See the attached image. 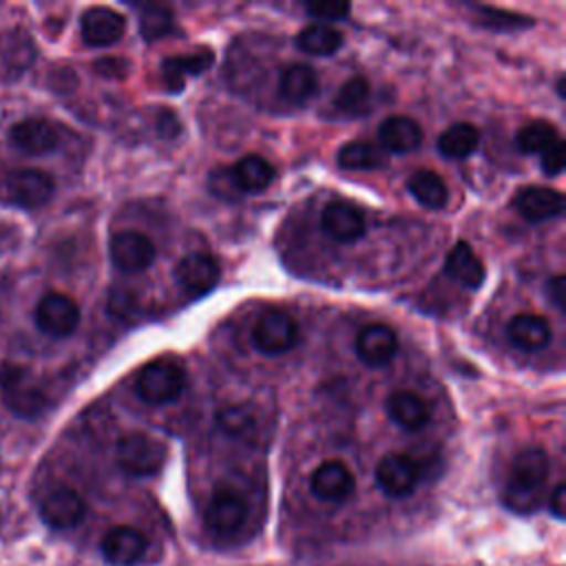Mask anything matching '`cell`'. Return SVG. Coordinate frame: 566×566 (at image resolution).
<instances>
[{
    "mask_svg": "<svg viewBox=\"0 0 566 566\" xmlns=\"http://www.w3.org/2000/svg\"><path fill=\"white\" fill-rule=\"evenodd\" d=\"M115 453H117V464L128 475H135V478L155 475L166 460L164 442L142 431H130L122 436Z\"/></svg>",
    "mask_w": 566,
    "mask_h": 566,
    "instance_id": "cell-4",
    "label": "cell"
},
{
    "mask_svg": "<svg viewBox=\"0 0 566 566\" xmlns=\"http://www.w3.org/2000/svg\"><path fill=\"white\" fill-rule=\"evenodd\" d=\"M217 422L228 436H245L254 427V416L245 405H228L217 413Z\"/></svg>",
    "mask_w": 566,
    "mask_h": 566,
    "instance_id": "cell-34",
    "label": "cell"
},
{
    "mask_svg": "<svg viewBox=\"0 0 566 566\" xmlns=\"http://www.w3.org/2000/svg\"><path fill=\"white\" fill-rule=\"evenodd\" d=\"M232 184L237 190L254 195L265 190L274 181V168L261 155H245L232 168Z\"/></svg>",
    "mask_w": 566,
    "mask_h": 566,
    "instance_id": "cell-24",
    "label": "cell"
},
{
    "mask_svg": "<svg viewBox=\"0 0 566 566\" xmlns=\"http://www.w3.org/2000/svg\"><path fill=\"white\" fill-rule=\"evenodd\" d=\"M407 190L420 206L429 210H442L449 201V188L436 170L411 172V177L407 179Z\"/></svg>",
    "mask_w": 566,
    "mask_h": 566,
    "instance_id": "cell-26",
    "label": "cell"
},
{
    "mask_svg": "<svg viewBox=\"0 0 566 566\" xmlns=\"http://www.w3.org/2000/svg\"><path fill=\"white\" fill-rule=\"evenodd\" d=\"M336 161L345 170H369L385 166L387 155L378 144L371 142H347L338 148Z\"/></svg>",
    "mask_w": 566,
    "mask_h": 566,
    "instance_id": "cell-28",
    "label": "cell"
},
{
    "mask_svg": "<svg viewBox=\"0 0 566 566\" xmlns=\"http://www.w3.org/2000/svg\"><path fill=\"white\" fill-rule=\"evenodd\" d=\"M515 206L528 221H546L564 212V197L546 186H531L517 192Z\"/></svg>",
    "mask_w": 566,
    "mask_h": 566,
    "instance_id": "cell-19",
    "label": "cell"
},
{
    "mask_svg": "<svg viewBox=\"0 0 566 566\" xmlns=\"http://www.w3.org/2000/svg\"><path fill=\"white\" fill-rule=\"evenodd\" d=\"M305 11L312 18L325 20V22H336V20H345L352 11L349 2H310L305 4Z\"/></svg>",
    "mask_w": 566,
    "mask_h": 566,
    "instance_id": "cell-35",
    "label": "cell"
},
{
    "mask_svg": "<svg viewBox=\"0 0 566 566\" xmlns=\"http://www.w3.org/2000/svg\"><path fill=\"white\" fill-rule=\"evenodd\" d=\"M398 352V336L389 325H365L356 336V354L369 367H382L394 360Z\"/></svg>",
    "mask_w": 566,
    "mask_h": 566,
    "instance_id": "cell-16",
    "label": "cell"
},
{
    "mask_svg": "<svg viewBox=\"0 0 566 566\" xmlns=\"http://www.w3.org/2000/svg\"><path fill=\"white\" fill-rule=\"evenodd\" d=\"M378 137H380L382 150L407 153V150H413L420 146L422 128L416 119H411L407 115H391L380 124Z\"/></svg>",
    "mask_w": 566,
    "mask_h": 566,
    "instance_id": "cell-21",
    "label": "cell"
},
{
    "mask_svg": "<svg viewBox=\"0 0 566 566\" xmlns=\"http://www.w3.org/2000/svg\"><path fill=\"white\" fill-rule=\"evenodd\" d=\"M35 323L49 336H69L80 325V307L71 296L62 292H49L35 307Z\"/></svg>",
    "mask_w": 566,
    "mask_h": 566,
    "instance_id": "cell-7",
    "label": "cell"
},
{
    "mask_svg": "<svg viewBox=\"0 0 566 566\" xmlns=\"http://www.w3.org/2000/svg\"><path fill=\"white\" fill-rule=\"evenodd\" d=\"M548 506L553 511V515L557 520H564L566 517V484L564 482H557L551 497H548Z\"/></svg>",
    "mask_w": 566,
    "mask_h": 566,
    "instance_id": "cell-37",
    "label": "cell"
},
{
    "mask_svg": "<svg viewBox=\"0 0 566 566\" xmlns=\"http://www.w3.org/2000/svg\"><path fill=\"white\" fill-rule=\"evenodd\" d=\"M86 504L82 495L69 486L53 489L40 504V515L51 528H71L82 522Z\"/></svg>",
    "mask_w": 566,
    "mask_h": 566,
    "instance_id": "cell-17",
    "label": "cell"
},
{
    "mask_svg": "<svg viewBox=\"0 0 566 566\" xmlns=\"http://www.w3.org/2000/svg\"><path fill=\"white\" fill-rule=\"evenodd\" d=\"M9 142L27 155H44L57 146L60 137L51 122L42 117H27L11 126Z\"/></svg>",
    "mask_w": 566,
    "mask_h": 566,
    "instance_id": "cell-18",
    "label": "cell"
},
{
    "mask_svg": "<svg viewBox=\"0 0 566 566\" xmlns=\"http://www.w3.org/2000/svg\"><path fill=\"white\" fill-rule=\"evenodd\" d=\"M99 548L108 564L133 566L144 557V553L148 548V539L139 528L119 524V526H113L111 531H106Z\"/></svg>",
    "mask_w": 566,
    "mask_h": 566,
    "instance_id": "cell-9",
    "label": "cell"
},
{
    "mask_svg": "<svg viewBox=\"0 0 566 566\" xmlns=\"http://www.w3.org/2000/svg\"><path fill=\"white\" fill-rule=\"evenodd\" d=\"M506 334L511 343L524 352L542 349L551 340V327L546 318L537 314H515L506 325Z\"/></svg>",
    "mask_w": 566,
    "mask_h": 566,
    "instance_id": "cell-22",
    "label": "cell"
},
{
    "mask_svg": "<svg viewBox=\"0 0 566 566\" xmlns=\"http://www.w3.org/2000/svg\"><path fill=\"white\" fill-rule=\"evenodd\" d=\"M542 155V170L548 177H555L564 170V161H566V148H564V139L559 137L557 142H553Z\"/></svg>",
    "mask_w": 566,
    "mask_h": 566,
    "instance_id": "cell-36",
    "label": "cell"
},
{
    "mask_svg": "<svg viewBox=\"0 0 566 566\" xmlns=\"http://www.w3.org/2000/svg\"><path fill=\"white\" fill-rule=\"evenodd\" d=\"M548 478V455L539 447L522 449L511 464L502 502L513 513H533L544 495V484Z\"/></svg>",
    "mask_w": 566,
    "mask_h": 566,
    "instance_id": "cell-1",
    "label": "cell"
},
{
    "mask_svg": "<svg viewBox=\"0 0 566 566\" xmlns=\"http://www.w3.org/2000/svg\"><path fill=\"white\" fill-rule=\"evenodd\" d=\"M206 526L217 535H230L245 520V500L234 489H217L206 509Z\"/></svg>",
    "mask_w": 566,
    "mask_h": 566,
    "instance_id": "cell-14",
    "label": "cell"
},
{
    "mask_svg": "<svg viewBox=\"0 0 566 566\" xmlns=\"http://www.w3.org/2000/svg\"><path fill=\"white\" fill-rule=\"evenodd\" d=\"M172 29V15L166 7L159 4H146L139 15V31L142 35L153 42L164 38Z\"/></svg>",
    "mask_w": 566,
    "mask_h": 566,
    "instance_id": "cell-33",
    "label": "cell"
},
{
    "mask_svg": "<svg viewBox=\"0 0 566 566\" xmlns=\"http://www.w3.org/2000/svg\"><path fill=\"white\" fill-rule=\"evenodd\" d=\"M376 482L389 497H405L418 484V464L405 453H387L376 467Z\"/></svg>",
    "mask_w": 566,
    "mask_h": 566,
    "instance_id": "cell-13",
    "label": "cell"
},
{
    "mask_svg": "<svg viewBox=\"0 0 566 566\" xmlns=\"http://www.w3.org/2000/svg\"><path fill=\"white\" fill-rule=\"evenodd\" d=\"M0 389L4 405L20 418H35L42 413L46 405V396L29 369L20 365H2L0 367Z\"/></svg>",
    "mask_w": 566,
    "mask_h": 566,
    "instance_id": "cell-3",
    "label": "cell"
},
{
    "mask_svg": "<svg viewBox=\"0 0 566 566\" xmlns=\"http://www.w3.org/2000/svg\"><path fill=\"white\" fill-rule=\"evenodd\" d=\"M480 144V133L469 122H455L444 128L438 137V150L447 159H464L469 157Z\"/></svg>",
    "mask_w": 566,
    "mask_h": 566,
    "instance_id": "cell-27",
    "label": "cell"
},
{
    "mask_svg": "<svg viewBox=\"0 0 566 566\" xmlns=\"http://www.w3.org/2000/svg\"><path fill=\"white\" fill-rule=\"evenodd\" d=\"M212 62V53L203 51V53H192V55H184V57H170L161 64V75H164V84L168 86V91H181L184 80L188 75H197L201 71H206Z\"/></svg>",
    "mask_w": 566,
    "mask_h": 566,
    "instance_id": "cell-30",
    "label": "cell"
},
{
    "mask_svg": "<svg viewBox=\"0 0 566 566\" xmlns=\"http://www.w3.org/2000/svg\"><path fill=\"white\" fill-rule=\"evenodd\" d=\"M354 473L340 460L321 462L310 478L312 493L323 502H345L354 493Z\"/></svg>",
    "mask_w": 566,
    "mask_h": 566,
    "instance_id": "cell-11",
    "label": "cell"
},
{
    "mask_svg": "<svg viewBox=\"0 0 566 566\" xmlns=\"http://www.w3.org/2000/svg\"><path fill=\"white\" fill-rule=\"evenodd\" d=\"M548 294H551V301L555 303V307L564 312V301H566V279H564L562 274H555V276L548 281Z\"/></svg>",
    "mask_w": 566,
    "mask_h": 566,
    "instance_id": "cell-38",
    "label": "cell"
},
{
    "mask_svg": "<svg viewBox=\"0 0 566 566\" xmlns=\"http://www.w3.org/2000/svg\"><path fill=\"white\" fill-rule=\"evenodd\" d=\"M321 228L334 241L349 243L365 234V217L354 203L336 199L323 208Z\"/></svg>",
    "mask_w": 566,
    "mask_h": 566,
    "instance_id": "cell-15",
    "label": "cell"
},
{
    "mask_svg": "<svg viewBox=\"0 0 566 566\" xmlns=\"http://www.w3.org/2000/svg\"><path fill=\"white\" fill-rule=\"evenodd\" d=\"M219 274H221L219 261L206 252H192L184 256L175 268L177 283L192 296L210 292L217 285Z\"/></svg>",
    "mask_w": 566,
    "mask_h": 566,
    "instance_id": "cell-12",
    "label": "cell"
},
{
    "mask_svg": "<svg viewBox=\"0 0 566 566\" xmlns=\"http://www.w3.org/2000/svg\"><path fill=\"white\" fill-rule=\"evenodd\" d=\"M108 252L111 261L122 272H142L155 261V243L137 230L115 232Z\"/></svg>",
    "mask_w": 566,
    "mask_h": 566,
    "instance_id": "cell-8",
    "label": "cell"
},
{
    "mask_svg": "<svg viewBox=\"0 0 566 566\" xmlns=\"http://www.w3.org/2000/svg\"><path fill=\"white\" fill-rule=\"evenodd\" d=\"M318 88L316 71L307 64H290L281 71L279 77V93L283 99L292 104L307 102Z\"/></svg>",
    "mask_w": 566,
    "mask_h": 566,
    "instance_id": "cell-25",
    "label": "cell"
},
{
    "mask_svg": "<svg viewBox=\"0 0 566 566\" xmlns=\"http://www.w3.org/2000/svg\"><path fill=\"white\" fill-rule=\"evenodd\" d=\"M186 387V371L172 358H155L142 367L135 389L142 400L150 405H166L181 396Z\"/></svg>",
    "mask_w": 566,
    "mask_h": 566,
    "instance_id": "cell-2",
    "label": "cell"
},
{
    "mask_svg": "<svg viewBox=\"0 0 566 566\" xmlns=\"http://www.w3.org/2000/svg\"><path fill=\"white\" fill-rule=\"evenodd\" d=\"M371 86L365 77H349L336 93L334 106L347 115H360L367 108Z\"/></svg>",
    "mask_w": 566,
    "mask_h": 566,
    "instance_id": "cell-31",
    "label": "cell"
},
{
    "mask_svg": "<svg viewBox=\"0 0 566 566\" xmlns=\"http://www.w3.org/2000/svg\"><path fill=\"white\" fill-rule=\"evenodd\" d=\"M53 177L40 168H15L4 177L7 197L22 208H40L53 195Z\"/></svg>",
    "mask_w": 566,
    "mask_h": 566,
    "instance_id": "cell-6",
    "label": "cell"
},
{
    "mask_svg": "<svg viewBox=\"0 0 566 566\" xmlns=\"http://www.w3.org/2000/svg\"><path fill=\"white\" fill-rule=\"evenodd\" d=\"M557 95L564 97V75H559V80H557Z\"/></svg>",
    "mask_w": 566,
    "mask_h": 566,
    "instance_id": "cell-39",
    "label": "cell"
},
{
    "mask_svg": "<svg viewBox=\"0 0 566 566\" xmlns=\"http://www.w3.org/2000/svg\"><path fill=\"white\" fill-rule=\"evenodd\" d=\"M82 40L88 46H111L119 42V38L126 31V18L108 7H91L82 13L80 20Z\"/></svg>",
    "mask_w": 566,
    "mask_h": 566,
    "instance_id": "cell-10",
    "label": "cell"
},
{
    "mask_svg": "<svg viewBox=\"0 0 566 566\" xmlns=\"http://www.w3.org/2000/svg\"><path fill=\"white\" fill-rule=\"evenodd\" d=\"M444 270L453 281L462 283L471 290H478L484 283V276H486L482 261L475 256L471 245L464 243V241H460L451 248Z\"/></svg>",
    "mask_w": 566,
    "mask_h": 566,
    "instance_id": "cell-23",
    "label": "cell"
},
{
    "mask_svg": "<svg viewBox=\"0 0 566 566\" xmlns=\"http://www.w3.org/2000/svg\"><path fill=\"white\" fill-rule=\"evenodd\" d=\"M559 139V133L553 124L548 122H528L517 130V146L522 153L533 155V153H544L553 142Z\"/></svg>",
    "mask_w": 566,
    "mask_h": 566,
    "instance_id": "cell-32",
    "label": "cell"
},
{
    "mask_svg": "<svg viewBox=\"0 0 566 566\" xmlns=\"http://www.w3.org/2000/svg\"><path fill=\"white\" fill-rule=\"evenodd\" d=\"M298 340L296 321L283 310H265L252 327V343L259 352L268 356L283 354L292 349Z\"/></svg>",
    "mask_w": 566,
    "mask_h": 566,
    "instance_id": "cell-5",
    "label": "cell"
},
{
    "mask_svg": "<svg viewBox=\"0 0 566 566\" xmlns=\"http://www.w3.org/2000/svg\"><path fill=\"white\" fill-rule=\"evenodd\" d=\"M296 46L310 55H332L343 46V33L327 24H307L296 35Z\"/></svg>",
    "mask_w": 566,
    "mask_h": 566,
    "instance_id": "cell-29",
    "label": "cell"
},
{
    "mask_svg": "<svg viewBox=\"0 0 566 566\" xmlns=\"http://www.w3.org/2000/svg\"><path fill=\"white\" fill-rule=\"evenodd\" d=\"M387 413L389 418L407 431H420L429 418H431V409L429 405L413 391H394L387 398Z\"/></svg>",
    "mask_w": 566,
    "mask_h": 566,
    "instance_id": "cell-20",
    "label": "cell"
}]
</instances>
